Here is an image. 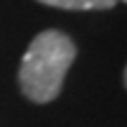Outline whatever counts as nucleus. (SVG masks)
Wrapping results in <instances>:
<instances>
[{
  "instance_id": "obj_1",
  "label": "nucleus",
  "mask_w": 127,
  "mask_h": 127,
  "mask_svg": "<svg viewBox=\"0 0 127 127\" xmlns=\"http://www.w3.org/2000/svg\"><path fill=\"white\" fill-rule=\"evenodd\" d=\"M75 59V42L61 31H42L33 38L19 66V87L33 104H50L59 96Z\"/></svg>"
},
{
  "instance_id": "obj_2",
  "label": "nucleus",
  "mask_w": 127,
  "mask_h": 127,
  "mask_svg": "<svg viewBox=\"0 0 127 127\" xmlns=\"http://www.w3.org/2000/svg\"><path fill=\"white\" fill-rule=\"evenodd\" d=\"M42 5L50 7H59V9H111L115 7V0H38Z\"/></svg>"
},
{
  "instance_id": "obj_3",
  "label": "nucleus",
  "mask_w": 127,
  "mask_h": 127,
  "mask_svg": "<svg viewBox=\"0 0 127 127\" xmlns=\"http://www.w3.org/2000/svg\"><path fill=\"white\" fill-rule=\"evenodd\" d=\"M115 2H118V0H115ZM120 2H125V0H120Z\"/></svg>"
}]
</instances>
